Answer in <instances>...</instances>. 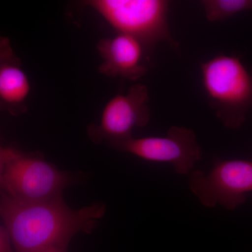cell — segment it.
<instances>
[{"mask_svg": "<svg viewBox=\"0 0 252 252\" xmlns=\"http://www.w3.org/2000/svg\"><path fill=\"white\" fill-rule=\"evenodd\" d=\"M105 211L101 203L72 210L62 196L31 203L0 195V216L16 252H42L51 247L67 249L74 235L94 229Z\"/></svg>", "mask_w": 252, "mask_h": 252, "instance_id": "6da1fadb", "label": "cell"}, {"mask_svg": "<svg viewBox=\"0 0 252 252\" xmlns=\"http://www.w3.org/2000/svg\"><path fill=\"white\" fill-rule=\"evenodd\" d=\"M203 90L217 118L228 128L241 127L252 109V74L238 57L218 55L201 64Z\"/></svg>", "mask_w": 252, "mask_h": 252, "instance_id": "7a4b0ae2", "label": "cell"}, {"mask_svg": "<svg viewBox=\"0 0 252 252\" xmlns=\"http://www.w3.org/2000/svg\"><path fill=\"white\" fill-rule=\"evenodd\" d=\"M86 4L119 34L133 36L149 49L166 41L177 44L168 25V1L165 0H90Z\"/></svg>", "mask_w": 252, "mask_h": 252, "instance_id": "3957f363", "label": "cell"}, {"mask_svg": "<svg viewBox=\"0 0 252 252\" xmlns=\"http://www.w3.org/2000/svg\"><path fill=\"white\" fill-rule=\"evenodd\" d=\"M72 182V176L45 160L11 149L0 189L19 201L42 203L62 196Z\"/></svg>", "mask_w": 252, "mask_h": 252, "instance_id": "277c9868", "label": "cell"}, {"mask_svg": "<svg viewBox=\"0 0 252 252\" xmlns=\"http://www.w3.org/2000/svg\"><path fill=\"white\" fill-rule=\"evenodd\" d=\"M189 185L204 206L220 205L235 210L245 203L246 194L252 191V161L217 160L208 175L200 170L192 172Z\"/></svg>", "mask_w": 252, "mask_h": 252, "instance_id": "5b68a950", "label": "cell"}, {"mask_svg": "<svg viewBox=\"0 0 252 252\" xmlns=\"http://www.w3.org/2000/svg\"><path fill=\"white\" fill-rule=\"evenodd\" d=\"M112 147L148 161L169 162L180 175L192 172L202 157L195 132L178 126L170 127L164 137H132Z\"/></svg>", "mask_w": 252, "mask_h": 252, "instance_id": "8992f818", "label": "cell"}, {"mask_svg": "<svg viewBox=\"0 0 252 252\" xmlns=\"http://www.w3.org/2000/svg\"><path fill=\"white\" fill-rule=\"evenodd\" d=\"M148 89L136 84L124 94L112 97L104 107L100 122L89 127L91 140H106L111 145L132 137L135 127L147 126L150 120Z\"/></svg>", "mask_w": 252, "mask_h": 252, "instance_id": "52a82bcc", "label": "cell"}, {"mask_svg": "<svg viewBox=\"0 0 252 252\" xmlns=\"http://www.w3.org/2000/svg\"><path fill=\"white\" fill-rule=\"evenodd\" d=\"M143 42L133 36L117 33L97 43V49L102 62L101 74L109 77H121L137 81L149 71L147 51Z\"/></svg>", "mask_w": 252, "mask_h": 252, "instance_id": "ba28073f", "label": "cell"}, {"mask_svg": "<svg viewBox=\"0 0 252 252\" xmlns=\"http://www.w3.org/2000/svg\"><path fill=\"white\" fill-rule=\"evenodd\" d=\"M31 83L18 59L0 67V107L12 114L22 112L31 93Z\"/></svg>", "mask_w": 252, "mask_h": 252, "instance_id": "9c48e42d", "label": "cell"}, {"mask_svg": "<svg viewBox=\"0 0 252 252\" xmlns=\"http://www.w3.org/2000/svg\"><path fill=\"white\" fill-rule=\"evenodd\" d=\"M205 16L210 22L224 21L246 11H252V0H204Z\"/></svg>", "mask_w": 252, "mask_h": 252, "instance_id": "30bf717a", "label": "cell"}, {"mask_svg": "<svg viewBox=\"0 0 252 252\" xmlns=\"http://www.w3.org/2000/svg\"><path fill=\"white\" fill-rule=\"evenodd\" d=\"M18 59L8 38L0 36V67L1 64Z\"/></svg>", "mask_w": 252, "mask_h": 252, "instance_id": "8fae6325", "label": "cell"}, {"mask_svg": "<svg viewBox=\"0 0 252 252\" xmlns=\"http://www.w3.org/2000/svg\"><path fill=\"white\" fill-rule=\"evenodd\" d=\"M0 252H14L11 246V239L6 228L0 226Z\"/></svg>", "mask_w": 252, "mask_h": 252, "instance_id": "7c38bea8", "label": "cell"}, {"mask_svg": "<svg viewBox=\"0 0 252 252\" xmlns=\"http://www.w3.org/2000/svg\"><path fill=\"white\" fill-rule=\"evenodd\" d=\"M11 149L3 148L0 146V181L4 173L6 162L11 154Z\"/></svg>", "mask_w": 252, "mask_h": 252, "instance_id": "4fadbf2b", "label": "cell"}, {"mask_svg": "<svg viewBox=\"0 0 252 252\" xmlns=\"http://www.w3.org/2000/svg\"><path fill=\"white\" fill-rule=\"evenodd\" d=\"M67 249L61 247H51L42 252H66Z\"/></svg>", "mask_w": 252, "mask_h": 252, "instance_id": "5bb4252c", "label": "cell"}]
</instances>
